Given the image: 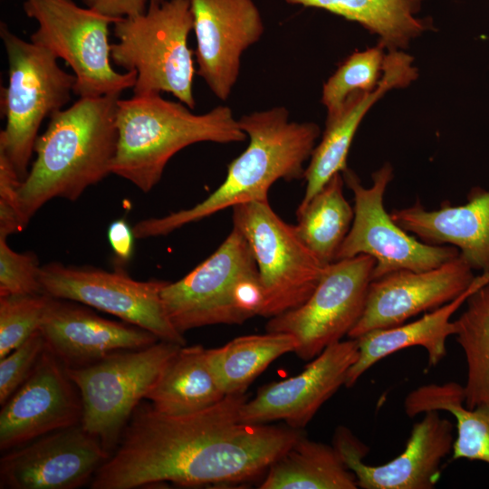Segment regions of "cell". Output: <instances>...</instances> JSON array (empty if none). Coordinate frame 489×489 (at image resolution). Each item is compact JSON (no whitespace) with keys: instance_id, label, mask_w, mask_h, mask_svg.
<instances>
[{"instance_id":"obj_1","label":"cell","mask_w":489,"mask_h":489,"mask_svg":"<svg viewBox=\"0 0 489 489\" xmlns=\"http://www.w3.org/2000/svg\"><path fill=\"white\" fill-rule=\"evenodd\" d=\"M245 393L226 395L202 411L168 416L140 401L91 489H134L240 483L266 472L302 429L240 421Z\"/></svg>"},{"instance_id":"obj_2","label":"cell","mask_w":489,"mask_h":489,"mask_svg":"<svg viewBox=\"0 0 489 489\" xmlns=\"http://www.w3.org/2000/svg\"><path fill=\"white\" fill-rule=\"evenodd\" d=\"M119 99V95L79 98L50 116L47 129L34 144L36 158L19 188L24 228L51 199L75 201L87 187L111 173Z\"/></svg>"},{"instance_id":"obj_3","label":"cell","mask_w":489,"mask_h":489,"mask_svg":"<svg viewBox=\"0 0 489 489\" xmlns=\"http://www.w3.org/2000/svg\"><path fill=\"white\" fill-rule=\"evenodd\" d=\"M237 120L249 143L228 165L224 182L193 207L138 222L132 228L135 238L167 235L228 207L268 199V190L277 180L304 177V163L321 133L316 123L290 121L283 106L245 114Z\"/></svg>"},{"instance_id":"obj_4","label":"cell","mask_w":489,"mask_h":489,"mask_svg":"<svg viewBox=\"0 0 489 489\" xmlns=\"http://www.w3.org/2000/svg\"><path fill=\"white\" fill-rule=\"evenodd\" d=\"M190 110L158 92L119 99L111 173L147 193L159 182L168 160L184 148L205 141L246 139L229 107L219 105L203 114Z\"/></svg>"},{"instance_id":"obj_5","label":"cell","mask_w":489,"mask_h":489,"mask_svg":"<svg viewBox=\"0 0 489 489\" xmlns=\"http://www.w3.org/2000/svg\"><path fill=\"white\" fill-rule=\"evenodd\" d=\"M167 315L177 331L209 325L242 324L261 315L264 303L258 268L239 230L182 279L161 291Z\"/></svg>"},{"instance_id":"obj_6","label":"cell","mask_w":489,"mask_h":489,"mask_svg":"<svg viewBox=\"0 0 489 489\" xmlns=\"http://www.w3.org/2000/svg\"><path fill=\"white\" fill-rule=\"evenodd\" d=\"M193 30L190 0H166L146 13L113 23L118 43L110 59L127 72H136L133 95L168 92L189 109L196 101L193 51L187 39Z\"/></svg>"},{"instance_id":"obj_7","label":"cell","mask_w":489,"mask_h":489,"mask_svg":"<svg viewBox=\"0 0 489 489\" xmlns=\"http://www.w3.org/2000/svg\"><path fill=\"white\" fill-rule=\"evenodd\" d=\"M0 36L8 59V84L1 97L6 124L0 132V151L23 181L38 129L46 117L70 101L75 76L62 70L48 49L18 37L5 23Z\"/></svg>"},{"instance_id":"obj_8","label":"cell","mask_w":489,"mask_h":489,"mask_svg":"<svg viewBox=\"0 0 489 489\" xmlns=\"http://www.w3.org/2000/svg\"><path fill=\"white\" fill-rule=\"evenodd\" d=\"M25 14L38 27L31 41L64 60L73 71L79 98L119 95L133 88L136 72L112 68L109 27L119 19L82 7L73 0H25Z\"/></svg>"},{"instance_id":"obj_9","label":"cell","mask_w":489,"mask_h":489,"mask_svg":"<svg viewBox=\"0 0 489 489\" xmlns=\"http://www.w3.org/2000/svg\"><path fill=\"white\" fill-rule=\"evenodd\" d=\"M233 208V225L246 239L254 257L263 290L261 315L272 318L304 303L328 265L284 222L268 199Z\"/></svg>"},{"instance_id":"obj_10","label":"cell","mask_w":489,"mask_h":489,"mask_svg":"<svg viewBox=\"0 0 489 489\" xmlns=\"http://www.w3.org/2000/svg\"><path fill=\"white\" fill-rule=\"evenodd\" d=\"M181 346L158 340L145 348L112 353L85 367L65 368L82 398V426L110 455L134 409Z\"/></svg>"},{"instance_id":"obj_11","label":"cell","mask_w":489,"mask_h":489,"mask_svg":"<svg viewBox=\"0 0 489 489\" xmlns=\"http://www.w3.org/2000/svg\"><path fill=\"white\" fill-rule=\"evenodd\" d=\"M344 182L354 197V216L337 260L368 254L375 260L372 280L399 270L425 271L459 256L452 245H435L417 240L398 226L388 214L383 197L394 173L389 163L372 173L373 184L365 187L350 169Z\"/></svg>"},{"instance_id":"obj_12","label":"cell","mask_w":489,"mask_h":489,"mask_svg":"<svg viewBox=\"0 0 489 489\" xmlns=\"http://www.w3.org/2000/svg\"><path fill=\"white\" fill-rule=\"evenodd\" d=\"M375 260L368 254L329 264L318 285L301 306L270 318L266 331L296 338V355L311 360L341 340L360 319L372 281Z\"/></svg>"},{"instance_id":"obj_13","label":"cell","mask_w":489,"mask_h":489,"mask_svg":"<svg viewBox=\"0 0 489 489\" xmlns=\"http://www.w3.org/2000/svg\"><path fill=\"white\" fill-rule=\"evenodd\" d=\"M40 283L50 297L88 305L145 329L160 340L186 345L184 334L170 322L162 302L161 291L168 281H137L122 267L109 272L53 262L41 266Z\"/></svg>"},{"instance_id":"obj_14","label":"cell","mask_w":489,"mask_h":489,"mask_svg":"<svg viewBox=\"0 0 489 489\" xmlns=\"http://www.w3.org/2000/svg\"><path fill=\"white\" fill-rule=\"evenodd\" d=\"M110 454L82 424L5 452L1 489H76L90 484Z\"/></svg>"},{"instance_id":"obj_15","label":"cell","mask_w":489,"mask_h":489,"mask_svg":"<svg viewBox=\"0 0 489 489\" xmlns=\"http://www.w3.org/2000/svg\"><path fill=\"white\" fill-rule=\"evenodd\" d=\"M439 413L425 412L414 424L404 451L380 465L362 461L369 448L347 427H337L333 446L362 489H432L455 440L453 423Z\"/></svg>"},{"instance_id":"obj_16","label":"cell","mask_w":489,"mask_h":489,"mask_svg":"<svg viewBox=\"0 0 489 489\" xmlns=\"http://www.w3.org/2000/svg\"><path fill=\"white\" fill-rule=\"evenodd\" d=\"M1 407L2 452L81 424L82 417L80 392L47 347L27 379Z\"/></svg>"},{"instance_id":"obj_17","label":"cell","mask_w":489,"mask_h":489,"mask_svg":"<svg viewBox=\"0 0 489 489\" xmlns=\"http://www.w3.org/2000/svg\"><path fill=\"white\" fill-rule=\"evenodd\" d=\"M473 269L459 256L425 271L399 270L372 280L363 313L348 336L404 323L463 294L473 283Z\"/></svg>"},{"instance_id":"obj_18","label":"cell","mask_w":489,"mask_h":489,"mask_svg":"<svg viewBox=\"0 0 489 489\" xmlns=\"http://www.w3.org/2000/svg\"><path fill=\"white\" fill-rule=\"evenodd\" d=\"M198 69L210 91L226 101L237 82L241 55L264 32L254 0H190Z\"/></svg>"},{"instance_id":"obj_19","label":"cell","mask_w":489,"mask_h":489,"mask_svg":"<svg viewBox=\"0 0 489 489\" xmlns=\"http://www.w3.org/2000/svg\"><path fill=\"white\" fill-rule=\"evenodd\" d=\"M359 357L356 339L340 340L322 350L300 374L262 387L240 409V421L267 424L283 420L302 429L320 408L345 385L350 368Z\"/></svg>"},{"instance_id":"obj_20","label":"cell","mask_w":489,"mask_h":489,"mask_svg":"<svg viewBox=\"0 0 489 489\" xmlns=\"http://www.w3.org/2000/svg\"><path fill=\"white\" fill-rule=\"evenodd\" d=\"M40 331L47 349L66 369L85 367L112 353L160 340L139 326L102 318L80 302L50 296Z\"/></svg>"},{"instance_id":"obj_21","label":"cell","mask_w":489,"mask_h":489,"mask_svg":"<svg viewBox=\"0 0 489 489\" xmlns=\"http://www.w3.org/2000/svg\"><path fill=\"white\" fill-rule=\"evenodd\" d=\"M418 76L413 57L403 51L385 55L382 75L372 91H355L340 110L327 115L321 140L315 146L305 168L306 188L298 207L304 206L334 176L347 169V157L355 133L369 110L392 89L408 86Z\"/></svg>"},{"instance_id":"obj_22","label":"cell","mask_w":489,"mask_h":489,"mask_svg":"<svg viewBox=\"0 0 489 489\" xmlns=\"http://www.w3.org/2000/svg\"><path fill=\"white\" fill-rule=\"evenodd\" d=\"M392 220L422 242L452 245L473 270L489 273V190L474 187L466 203L427 210L417 200L413 206L393 209Z\"/></svg>"},{"instance_id":"obj_23","label":"cell","mask_w":489,"mask_h":489,"mask_svg":"<svg viewBox=\"0 0 489 489\" xmlns=\"http://www.w3.org/2000/svg\"><path fill=\"white\" fill-rule=\"evenodd\" d=\"M489 282V273L475 276L471 286L454 301L425 313L420 319L398 326L373 330L356 340L359 357L350 368L345 385H355L361 375L374 364L392 353L413 346H421L427 352L429 366H436L446 355V340L455 334L452 315L465 302L468 296Z\"/></svg>"},{"instance_id":"obj_24","label":"cell","mask_w":489,"mask_h":489,"mask_svg":"<svg viewBox=\"0 0 489 489\" xmlns=\"http://www.w3.org/2000/svg\"><path fill=\"white\" fill-rule=\"evenodd\" d=\"M225 397L209 368L206 349L185 345L166 362L145 399L161 414L185 416L206 409Z\"/></svg>"},{"instance_id":"obj_25","label":"cell","mask_w":489,"mask_h":489,"mask_svg":"<svg viewBox=\"0 0 489 489\" xmlns=\"http://www.w3.org/2000/svg\"><path fill=\"white\" fill-rule=\"evenodd\" d=\"M290 5L322 9L353 21L379 37L384 49L400 51L433 30L429 18L418 17L427 0H284Z\"/></svg>"},{"instance_id":"obj_26","label":"cell","mask_w":489,"mask_h":489,"mask_svg":"<svg viewBox=\"0 0 489 489\" xmlns=\"http://www.w3.org/2000/svg\"><path fill=\"white\" fill-rule=\"evenodd\" d=\"M355 475L332 446L303 434L267 469L260 489H357Z\"/></svg>"},{"instance_id":"obj_27","label":"cell","mask_w":489,"mask_h":489,"mask_svg":"<svg viewBox=\"0 0 489 489\" xmlns=\"http://www.w3.org/2000/svg\"><path fill=\"white\" fill-rule=\"evenodd\" d=\"M404 409L409 417L429 410L450 413L456 427L452 458L489 464V404L465 407L464 388L459 383L422 385L407 395Z\"/></svg>"},{"instance_id":"obj_28","label":"cell","mask_w":489,"mask_h":489,"mask_svg":"<svg viewBox=\"0 0 489 489\" xmlns=\"http://www.w3.org/2000/svg\"><path fill=\"white\" fill-rule=\"evenodd\" d=\"M295 337L266 331L237 337L222 347L206 349L209 368L223 393H245L249 385L276 359L294 352Z\"/></svg>"},{"instance_id":"obj_29","label":"cell","mask_w":489,"mask_h":489,"mask_svg":"<svg viewBox=\"0 0 489 489\" xmlns=\"http://www.w3.org/2000/svg\"><path fill=\"white\" fill-rule=\"evenodd\" d=\"M343 176L336 173L296 211L299 236L325 265L336 261L354 216L353 208L343 196Z\"/></svg>"},{"instance_id":"obj_30","label":"cell","mask_w":489,"mask_h":489,"mask_svg":"<svg viewBox=\"0 0 489 489\" xmlns=\"http://www.w3.org/2000/svg\"><path fill=\"white\" fill-rule=\"evenodd\" d=\"M465 302V311L454 321V335L467 367L465 405L474 408L489 404V282L474 291Z\"/></svg>"},{"instance_id":"obj_31","label":"cell","mask_w":489,"mask_h":489,"mask_svg":"<svg viewBox=\"0 0 489 489\" xmlns=\"http://www.w3.org/2000/svg\"><path fill=\"white\" fill-rule=\"evenodd\" d=\"M384 48L378 46L351 53L322 87L321 102L327 115L336 113L349 95L372 91L379 83L385 59Z\"/></svg>"},{"instance_id":"obj_32","label":"cell","mask_w":489,"mask_h":489,"mask_svg":"<svg viewBox=\"0 0 489 489\" xmlns=\"http://www.w3.org/2000/svg\"><path fill=\"white\" fill-rule=\"evenodd\" d=\"M49 296H0V359L40 329Z\"/></svg>"},{"instance_id":"obj_33","label":"cell","mask_w":489,"mask_h":489,"mask_svg":"<svg viewBox=\"0 0 489 489\" xmlns=\"http://www.w3.org/2000/svg\"><path fill=\"white\" fill-rule=\"evenodd\" d=\"M40 270L34 253L14 252L0 236V296L43 293Z\"/></svg>"},{"instance_id":"obj_34","label":"cell","mask_w":489,"mask_h":489,"mask_svg":"<svg viewBox=\"0 0 489 489\" xmlns=\"http://www.w3.org/2000/svg\"><path fill=\"white\" fill-rule=\"evenodd\" d=\"M45 350L46 341L39 329L0 359V405L27 379Z\"/></svg>"},{"instance_id":"obj_35","label":"cell","mask_w":489,"mask_h":489,"mask_svg":"<svg viewBox=\"0 0 489 489\" xmlns=\"http://www.w3.org/2000/svg\"><path fill=\"white\" fill-rule=\"evenodd\" d=\"M21 178L7 157L0 151V236L22 230L18 193Z\"/></svg>"},{"instance_id":"obj_36","label":"cell","mask_w":489,"mask_h":489,"mask_svg":"<svg viewBox=\"0 0 489 489\" xmlns=\"http://www.w3.org/2000/svg\"><path fill=\"white\" fill-rule=\"evenodd\" d=\"M86 7L110 17H123L146 13L151 5H158L166 0H81Z\"/></svg>"},{"instance_id":"obj_37","label":"cell","mask_w":489,"mask_h":489,"mask_svg":"<svg viewBox=\"0 0 489 489\" xmlns=\"http://www.w3.org/2000/svg\"><path fill=\"white\" fill-rule=\"evenodd\" d=\"M107 236L114 259L122 267L132 258L134 253L135 235L132 228L124 219H118L110 223L107 230Z\"/></svg>"}]
</instances>
